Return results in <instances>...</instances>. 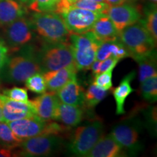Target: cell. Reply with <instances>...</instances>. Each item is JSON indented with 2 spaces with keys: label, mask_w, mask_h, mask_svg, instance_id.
Returning a JSON list of instances; mask_svg holds the SVG:
<instances>
[{
  "label": "cell",
  "mask_w": 157,
  "mask_h": 157,
  "mask_svg": "<svg viewBox=\"0 0 157 157\" xmlns=\"http://www.w3.org/2000/svg\"><path fill=\"white\" fill-rule=\"evenodd\" d=\"M41 71L38 49L26 44L9 56L2 74V80L10 83H21L33 74Z\"/></svg>",
  "instance_id": "cell-1"
},
{
  "label": "cell",
  "mask_w": 157,
  "mask_h": 157,
  "mask_svg": "<svg viewBox=\"0 0 157 157\" xmlns=\"http://www.w3.org/2000/svg\"><path fill=\"white\" fill-rule=\"evenodd\" d=\"M29 19L36 36L43 42H68L71 33L60 15L54 12H34Z\"/></svg>",
  "instance_id": "cell-2"
},
{
  "label": "cell",
  "mask_w": 157,
  "mask_h": 157,
  "mask_svg": "<svg viewBox=\"0 0 157 157\" xmlns=\"http://www.w3.org/2000/svg\"><path fill=\"white\" fill-rule=\"evenodd\" d=\"M119 39L127 49L129 57L135 61L152 52L156 46L151 35L139 21L119 31Z\"/></svg>",
  "instance_id": "cell-3"
},
{
  "label": "cell",
  "mask_w": 157,
  "mask_h": 157,
  "mask_svg": "<svg viewBox=\"0 0 157 157\" xmlns=\"http://www.w3.org/2000/svg\"><path fill=\"white\" fill-rule=\"evenodd\" d=\"M41 71L58 70L74 63L73 52L70 42H43L38 50Z\"/></svg>",
  "instance_id": "cell-4"
},
{
  "label": "cell",
  "mask_w": 157,
  "mask_h": 157,
  "mask_svg": "<svg viewBox=\"0 0 157 157\" xmlns=\"http://www.w3.org/2000/svg\"><path fill=\"white\" fill-rule=\"evenodd\" d=\"M70 44L73 52L74 64L78 71L90 69L95 60L96 53L101 41L92 31L82 34L71 33Z\"/></svg>",
  "instance_id": "cell-5"
},
{
  "label": "cell",
  "mask_w": 157,
  "mask_h": 157,
  "mask_svg": "<svg viewBox=\"0 0 157 157\" xmlns=\"http://www.w3.org/2000/svg\"><path fill=\"white\" fill-rule=\"evenodd\" d=\"M63 139L61 135L42 134L23 140L13 156L36 157L48 156L56 154L62 148Z\"/></svg>",
  "instance_id": "cell-6"
},
{
  "label": "cell",
  "mask_w": 157,
  "mask_h": 157,
  "mask_svg": "<svg viewBox=\"0 0 157 157\" xmlns=\"http://www.w3.org/2000/svg\"><path fill=\"white\" fill-rule=\"evenodd\" d=\"M103 124L97 120L86 126L78 127L72 133L68 144L71 154L77 156H87L93 146L103 137Z\"/></svg>",
  "instance_id": "cell-7"
},
{
  "label": "cell",
  "mask_w": 157,
  "mask_h": 157,
  "mask_svg": "<svg viewBox=\"0 0 157 157\" xmlns=\"http://www.w3.org/2000/svg\"><path fill=\"white\" fill-rule=\"evenodd\" d=\"M143 124L136 119H129L113 127L111 135L126 152L137 154L143 150L140 132Z\"/></svg>",
  "instance_id": "cell-8"
},
{
  "label": "cell",
  "mask_w": 157,
  "mask_h": 157,
  "mask_svg": "<svg viewBox=\"0 0 157 157\" xmlns=\"http://www.w3.org/2000/svg\"><path fill=\"white\" fill-rule=\"evenodd\" d=\"M36 36L30 19L24 16L6 25L4 40L10 51H15L31 44Z\"/></svg>",
  "instance_id": "cell-9"
},
{
  "label": "cell",
  "mask_w": 157,
  "mask_h": 157,
  "mask_svg": "<svg viewBox=\"0 0 157 157\" xmlns=\"http://www.w3.org/2000/svg\"><path fill=\"white\" fill-rule=\"evenodd\" d=\"M102 14L103 13L71 6L60 15L70 33L82 34L91 31L94 23Z\"/></svg>",
  "instance_id": "cell-10"
},
{
  "label": "cell",
  "mask_w": 157,
  "mask_h": 157,
  "mask_svg": "<svg viewBox=\"0 0 157 157\" xmlns=\"http://www.w3.org/2000/svg\"><path fill=\"white\" fill-rule=\"evenodd\" d=\"M106 15L119 32L129 25L138 22L141 18L139 9L135 5L127 2L119 5L110 6Z\"/></svg>",
  "instance_id": "cell-11"
},
{
  "label": "cell",
  "mask_w": 157,
  "mask_h": 157,
  "mask_svg": "<svg viewBox=\"0 0 157 157\" xmlns=\"http://www.w3.org/2000/svg\"><path fill=\"white\" fill-rule=\"evenodd\" d=\"M12 131L20 140H24L37 135L44 134L48 121H44L36 116L7 122Z\"/></svg>",
  "instance_id": "cell-12"
},
{
  "label": "cell",
  "mask_w": 157,
  "mask_h": 157,
  "mask_svg": "<svg viewBox=\"0 0 157 157\" xmlns=\"http://www.w3.org/2000/svg\"><path fill=\"white\" fill-rule=\"evenodd\" d=\"M0 98L2 103V121H10L36 116L31 101L27 102L17 101L6 97L0 93Z\"/></svg>",
  "instance_id": "cell-13"
},
{
  "label": "cell",
  "mask_w": 157,
  "mask_h": 157,
  "mask_svg": "<svg viewBox=\"0 0 157 157\" xmlns=\"http://www.w3.org/2000/svg\"><path fill=\"white\" fill-rule=\"evenodd\" d=\"M31 102L36 116L39 119L44 121L58 120V105L60 102L56 93L45 92Z\"/></svg>",
  "instance_id": "cell-14"
},
{
  "label": "cell",
  "mask_w": 157,
  "mask_h": 157,
  "mask_svg": "<svg viewBox=\"0 0 157 157\" xmlns=\"http://www.w3.org/2000/svg\"><path fill=\"white\" fill-rule=\"evenodd\" d=\"M127 152L118 143L110 133L98 141L88 153V157H121L125 156Z\"/></svg>",
  "instance_id": "cell-15"
},
{
  "label": "cell",
  "mask_w": 157,
  "mask_h": 157,
  "mask_svg": "<svg viewBox=\"0 0 157 157\" xmlns=\"http://www.w3.org/2000/svg\"><path fill=\"white\" fill-rule=\"evenodd\" d=\"M77 71V68L74 63L58 70L43 73L47 88L50 92L56 93L70 80L76 77Z\"/></svg>",
  "instance_id": "cell-16"
},
{
  "label": "cell",
  "mask_w": 157,
  "mask_h": 157,
  "mask_svg": "<svg viewBox=\"0 0 157 157\" xmlns=\"http://www.w3.org/2000/svg\"><path fill=\"white\" fill-rule=\"evenodd\" d=\"M27 8L18 0H0V25L6 26L25 16Z\"/></svg>",
  "instance_id": "cell-17"
},
{
  "label": "cell",
  "mask_w": 157,
  "mask_h": 157,
  "mask_svg": "<svg viewBox=\"0 0 157 157\" xmlns=\"http://www.w3.org/2000/svg\"><path fill=\"white\" fill-rule=\"evenodd\" d=\"M84 90L78 83L76 77L72 78L56 92L59 101L63 103L83 105Z\"/></svg>",
  "instance_id": "cell-18"
},
{
  "label": "cell",
  "mask_w": 157,
  "mask_h": 157,
  "mask_svg": "<svg viewBox=\"0 0 157 157\" xmlns=\"http://www.w3.org/2000/svg\"><path fill=\"white\" fill-rule=\"evenodd\" d=\"M136 76L135 71L129 72L122 78L118 87L113 90V95L116 101V113L117 115L124 114V103L127 98L131 93L134 92V89L131 86V82Z\"/></svg>",
  "instance_id": "cell-19"
},
{
  "label": "cell",
  "mask_w": 157,
  "mask_h": 157,
  "mask_svg": "<svg viewBox=\"0 0 157 157\" xmlns=\"http://www.w3.org/2000/svg\"><path fill=\"white\" fill-rule=\"evenodd\" d=\"M129 57L124 45L119 39L112 41L102 42L98 49L95 60H103L109 58H114L121 60Z\"/></svg>",
  "instance_id": "cell-20"
},
{
  "label": "cell",
  "mask_w": 157,
  "mask_h": 157,
  "mask_svg": "<svg viewBox=\"0 0 157 157\" xmlns=\"http://www.w3.org/2000/svg\"><path fill=\"white\" fill-rule=\"evenodd\" d=\"M91 31L101 42L119 39V31L106 14H102L94 23Z\"/></svg>",
  "instance_id": "cell-21"
},
{
  "label": "cell",
  "mask_w": 157,
  "mask_h": 157,
  "mask_svg": "<svg viewBox=\"0 0 157 157\" xmlns=\"http://www.w3.org/2000/svg\"><path fill=\"white\" fill-rule=\"evenodd\" d=\"M84 111L81 105H69L60 102L58 105V121H60L66 127H74L83 119Z\"/></svg>",
  "instance_id": "cell-22"
},
{
  "label": "cell",
  "mask_w": 157,
  "mask_h": 157,
  "mask_svg": "<svg viewBox=\"0 0 157 157\" xmlns=\"http://www.w3.org/2000/svg\"><path fill=\"white\" fill-rule=\"evenodd\" d=\"M139 66V81L142 82L151 76H157L156 52L154 50L150 54L136 60Z\"/></svg>",
  "instance_id": "cell-23"
},
{
  "label": "cell",
  "mask_w": 157,
  "mask_h": 157,
  "mask_svg": "<svg viewBox=\"0 0 157 157\" xmlns=\"http://www.w3.org/2000/svg\"><path fill=\"white\" fill-rule=\"evenodd\" d=\"M155 42L157 41V9L156 4H150L145 8V17L139 20Z\"/></svg>",
  "instance_id": "cell-24"
},
{
  "label": "cell",
  "mask_w": 157,
  "mask_h": 157,
  "mask_svg": "<svg viewBox=\"0 0 157 157\" xmlns=\"http://www.w3.org/2000/svg\"><path fill=\"white\" fill-rule=\"evenodd\" d=\"M21 142L22 140L15 136L7 123L3 121L0 122V148L14 150Z\"/></svg>",
  "instance_id": "cell-25"
},
{
  "label": "cell",
  "mask_w": 157,
  "mask_h": 157,
  "mask_svg": "<svg viewBox=\"0 0 157 157\" xmlns=\"http://www.w3.org/2000/svg\"><path fill=\"white\" fill-rule=\"evenodd\" d=\"M107 90H102L94 85L93 84H90L84 93V103L88 109L95 107L107 96Z\"/></svg>",
  "instance_id": "cell-26"
},
{
  "label": "cell",
  "mask_w": 157,
  "mask_h": 157,
  "mask_svg": "<svg viewBox=\"0 0 157 157\" xmlns=\"http://www.w3.org/2000/svg\"><path fill=\"white\" fill-rule=\"evenodd\" d=\"M140 90L143 98L150 103L157 101V76H151L140 82Z\"/></svg>",
  "instance_id": "cell-27"
},
{
  "label": "cell",
  "mask_w": 157,
  "mask_h": 157,
  "mask_svg": "<svg viewBox=\"0 0 157 157\" xmlns=\"http://www.w3.org/2000/svg\"><path fill=\"white\" fill-rule=\"evenodd\" d=\"M25 86L29 90L37 94L44 93L47 91L46 82L42 72L36 73L25 80Z\"/></svg>",
  "instance_id": "cell-28"
},
{
  "label": "cell",
  "mask_w": 157,
  "mask_h": 157,
  "mask_svg": "<svg viewBox=\"0 0 157 157\" xmlns=\"http://www.w3.org/2000/svg\"><path fill=\"white\" fill-rule=\"evenodd\" d=\"M71 6L78 8L95 12V13L106 14V12L110 6L105 2H98L92 0H78Z\"/></svg>",
  "instance_id": "cell-29"
},
{
  "label": "cell",
  "mask_w": 157,
  "mask_h": 157,
  "mask_svg": "<svg viewBox=\"0 0 157 157\" xmlns=\"http://www.w3.org/2000/svg\"><path fill=\"white\" fill-rule=\"evenodd\" d=\"M60 0H30L29 7L34 12H55Z\"/></svg>",
  "instance_id": "cell-30"
},
{
  "label": "cell",
  "mask_w": 157,
  "mask_h": 157,
  "mask_svg": "<svg viewBox=\"0 0 157 157\" xmlns=\"http://www.w3.org/2000/svg\"><path fill=\"white\" fill-rule=\"evenodd\" d=\"M120 60L114 58H109L103 60H95L92 64L91 68L94 75L109 70H113Z\"/></svg>",
  "instance_id": "cell-31"
},
{
  "label": "cell",
  "mask_w": 157,
  "mask_h": 157,
  "mask_svg": "<svg viewBox=\"0 0 157 157\" xmlns=\"http://www.w3.org/2000/svg\"><path fill=\"white\" fill-rule=\"evenodd\" d=\"M113 70L106 71L101 74H95L94 76L93 84L104 90H109L112 87Z\"/></svg>",
  "instance_id": "cell-32"
},
{
  "label": "cell",
  "mask_w": 157,
  "mask_h": 157,
  "mask_svg": "<svg viewBox=\"0 0 157 157\" xmlns=\"http://www.w3.org/2000/svg\"><path fill=\"white\" fill-rule=\"evenodd\" d=\"M2 93L6 97L14 100V101L22 102L29 101L28 92L25 88L14 87L10 89L3 90Z\"/></svg>",
  "instance_id": "cell-33"
},
{
  "label": "cell",
  "mask_w": 157,
  "mask_h": 157,
  "mask_svg": "<svg viewBox=\"0 0 157 157\" xmlns=\"http://www.w3.org/2000/svg\"><path fill=\"white\" fill-rule=\"evenodd\" d=\"M9 48L7 47L5 40L0 38V84L2 81V74L9 57Z\"/></svg>",
  "instance_id": "cell-34"
},
{
  "label": "cell",
  "mask_w": 157,
  "mask_h": 157,
  "mask_svg": "<svg viewBox=\"0 0 157 157\" xmlns=\"http://www.w3.org/2000/svg\"><path fill=\"white\" fill-rule=\"evenodd\" d=\"M104 1L109 6L119 5L121 4L128 2V0H104Z\"/></svg>",
  "instance_id": "cell-35"
},
{
  "label": "cell",
  "mask_w": 157,
  "mask_h": 157,
  "mask_svg": "<svg viewBox=\"0 0 157 157\" xmlns=\"http://www.w3.org/2000/svg\"><path fill=\"white\" fill-rule=\"evenodd\" d=\"M2 121V103L0 98V122Z\"/></svg>",
  "instance_id": "cell-36"
},
{
  "label": "cell",
  "mask_w": 157,
  "mask_h": 157,
  "mask_svg": "<svg viewBox=\"0 0 157 157\" xmlns=\"http://www.w3.org/2000/svg\"><path fill=\"white\" fill-rule=\"evenodd\" d=\"M66 1L67 2L68 4H69L70 6H71L72 5H73V4L75 3L76 2H77L78 0H66Z\"/></svg>",
  "instance_id": "cell-37"
},
{
  "label": "cell",
  "mask_w": 157,
  "mask_h": 157,
  "mask_svg": "<svg viewBox=\"0 0 157 157\" xmlns=\"http://www.w3.org/2000/svg\"><path fill=\"white\" fill-rule=\"evenodd\" d=\"M18 1L21 2L23 3V4H24V5H25V4H27V5H28L30 0H18Z\"/></svg>",
  "instance_id": "cell-38"
},
{
  "label": "cell",
  "mask_w": 157,
  "mask_h": 157,
  "mask_svg": "<svg viewBox=\"0 0 157 157\" xmlns=\"http://www.w3.org/2000/svg\"><path fill=\"white\" fill-rule=\"evenodd\" d=\"M92 1L98 2H105V1H104V0H92Z\"/></svg>",
  "instance_id": "cell-39"
},
{
  "label": "cell",
  "mask_w": 157,
  "mask_h": 157,
  "mask_svg": "<svg viewBox=\"0 0 157 157\" xmlns=\"http://www.w3.org/2000/svg\"><path fill=\"white\" fill-rule=\"evenodd\" d=\"M149 1H150L151 2L153 3V4H156L157 0H149Z\"/></svg>",
  "instance_id": "cell-40"
},
{
  "label": "cell",
  "mask_w": 157,
  "mask_h": 157,
  "mask_svg": "<svg viewBox=\"0 0 157 157\" xmlns=\"http://www.w3.org/2000/svg\"><path fill=\"white\" fill-rule=\"evenodd\" d=\"M138 0H128V2H137Z\"/></svg>",
  "instance_id": "cell-41"
}]
</instances>
